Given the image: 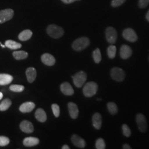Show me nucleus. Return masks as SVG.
I'll use <instances>...</instances> for the list:
<instances>
[{"label":"nucleus","mask_w":149,"mask_h":149,"mask_svg":"<svg viewBox=\"0 0 149 149\" xmlns=\"http://www.w3.org/2000/svg\"><path fill=\"white\" fill-rule=\"evenodd\" d=\"M146 20H147L149 22V10L148 11V12H147L146 15Z\"/></svg>","instance_id":"nucleus-39"},{"label":"nucleus","mask_w":149,"mask_h":149,"mask_svg":"<svg viewBox=\"0 0 149 149\" xmlns=\"http://www.w3.org/2000/svg\"><path fill=\"white\" fill-rule=\"evenodd\" d=\"M35 117L37 120L40 122H45L47 119L46 113L42 108H39L36 111L35 113Z\"/></svg>","instance_id":"nucleus-20"},{"label":"nucleus","mask_w":149,"mask_h":149,"mask_svg":"<svg viewBox=\"0 0 149 149\" xmlns=\"http://www.w3.org/2000/svg\"><path fill=\"white\" fill-rule=\"evenodd\" d=\"M52 108L53 110L54 115L55 117H59L60 116V107L57 104H53L52 106Z\"/></svg>","instance_id":"nucleus-32"},{"label":"nucleus","mask_w":149,"mask_h":149,"mask_svg":"<svg viewBox=\"0 0 149 149\" xmlns=\"http://www.w3.org/2000/svg\"><path fill=\"white\" fill-rule=\"evenodd\" d=\"M3 98V94L2 92H0V100Z\"/></svg>","instance_id":"nucleus-40"},{"label":"nucleus","mask_w":149,"mask_h":149,"mask_svg":"<svg viewBox=\"0 0 149 149\" xmlns=\"http://www.w3.org/2000/svg\"><path fill=\"white\" fill-rule=\"evenodd\" d=\"M122 35L125 40L130 42H135L137 41L138 39L136 32L130 28L125 29L123 32Z\"/></svg>","instance_id":"nucleus-7"},{"label":"nucleus","mask_w":149,"mask_h":149,"mask_svg":"<svg viewBox=\"0 0 149 149\" xmlns=\"http://www.w3.org/2000/svg\"><path fill=\"white\" fill-rule=\"evenodd\" d=\"M73 82L76 87L80 88L84 85L87 80V74L85 72L80 71L72 76Z\"/></svg>","instance_id":"nucleus-4"},{"label":"nucleus","mask_w":149,"mask_h":149,"mask_svg":"<svg viewBox=\"0 0 149 149\" xmlns=\"http://www.w3.org/2000/svg\"><path fill=\"white\" fill-rule=\"evenodd\" d=\"M39 143V140L35 137H28L23 140V144L27 147H31L37 145Z\"/></svg>","instance_id":"nucleus-21"},{"label":"nucleus","mask_w":149,"mask_h":149,"mask_svg":"<svg viewBox=\"0 0 149 149\" xmlns=\"http://www.w3.org/2000/svg\"><path fill=\"white\" fill-rule=\"evenodd\" d=\"M123 148L124 149H131L132 147L129 144H124L123 146Z\"/></svg>","instance_id":"nucleus-37"},{"label":"nucleus","mask_w":149,"mask_h":149,"mask_svg":"<svg viewBox=\"0 0 149 149\" xmlns=\"http://www.w3.org/2000/svg\"><path fill=\"white\" fill-rule=\"evenodd\" d=\"M12 104V102L8 98L3 100L0 103V111H5L7 110Z\"/></svg>","instance_id":"nucleus-25"},{"label":"nucleus","mask_w":149,"mask_h":149,"mask_svg":"<svg viewBox=\"0 0 149 149\" xmlns=\"http://www.w3.org/2000/svg\"><path fill=\"white\" fill-rule=\"evenodd\" d=\"M132 55V50L127 45H123L120 49V55L123 59H128Z\"/></svg>","instance_id":"nucleus-11"},{"label":"nucleus","mask_w":149,"mask_h":149,"mask_svg":"<svg viewBox=\"0 0 149 149\" xmlns=\"http://www.w3.org/2000/svg\"><path fill=\"white\" fill-rule=\"evenodd\" d=\"M126 0H113L111 5L113 7H117L123 5Z\"/></svg>","instance_id":"nucleus-34"},{"label":"nucleus","mask_w":149,"mask_h":149,"mask_svg":"<svg viewBox=\"0 0 149 149\" xmlns=\"http://www.w3.org/2000/svg\"><path fill=\"white\" fill-rule=\"evenodd\" d=\"M117 53V48L116 46L111 45L107 48V54L110 59H114Z\"/></svg>","instance_id":"nucleus-27"},{"label":"nucleus","mask_w":149,"mask_h":149,"mask_svg":"<svg viewBox=\"0 0 149 149\" xmlns=\"http://www.w3.org/2000/svg\"><path fill=\"white\" fill-rule=\"evenodd\" d=\"M107 108L109 112L112 114V115H114L117 113L118 107L117 104L114 103V102H108L107 103Z\"/></svg>","instance_id":"nucleus-26"},{"label":"nucleus","mask_w":149,"mask_h":149,"mask_svg":"<svg viewBox=\"0 0 149 149\" xmlns=\"http://www.w3.org/2000/svg\"><path fill=\"white\" fill-rule=\"evenodd\" d=\"M90 39L88 38L83 37L75 40L72 43V47L74 50L80 52L87 48L90 45Z\"/></svg>","instance_id":"nucleus-1"},{"label":"nucleus","mask_w":149,"mask_h":149,"mask_svg":"<svg viewBox=\"0 0 149 149\" xmlns=\"http://www.w3.org/2000/svg\"><path fill=\"white\" fill-rule=\"evenodd\" d=\"M10 89L15 92H21L24 90V87L19 85H12L10 87Z\"/></svg>","instance_id":"nucleus-30"},{"label":"nucleus","mask_w":149,"mask_h":149,"mask_svg":"<svg viewBox=\"0 0 149 149\" xmlns=\"http://www.w3.org/2000/svg\"><path fill=\"white\" fill-rule=\"evenodd\" d=\"M136 122L139 130L141 133L146 132L147 130V122L144 114L141 113L138 114L136 116Z\"/></svg>","instance_id":"nucleus-8"},{"label":"nucleus","mask_w":149,"mask_h":149,"mask_svg":"<svg viewBox=\"0 0 149 149\" xmlns=\"http://www.w3.org/2000/svg\"><path fill=\"white\" fill-rule=\"evenodd\" d=\"M97 100H98V101H102V99H99V98H97Z\"/></svg>","instance_id":"nucleus-42"},{"label":"nucleus","mask_w":149,"mask_h":149,"mask_svg":"<svg viewBox=\"0 0 149 149\" xmlns=\"http://www.w3.org/2000/svg\"><path fill=\"white\" fill-rule=\"evenodd\" d=\"M80 1V0H61V1L64 3H66V4H70V3H73L75 1Z\"/></svg>","instance_id":"nucleus-36"},{"label":"nucleus","mask_w":149,"mask_h":149,"mask_svg":"<svg viewBox=\"0 0 149 149\" xmlns=\"http://www.w3.org/2000/svg\"><path fill=\"white\" fill-rule=\"evenodd\" d=\"M139 6L141 8L146 7L149 4V0H139Z\"/></svg>","instance_id":"nucleus-35"},{"label":"nucleus","mask_w":149,"mask_h":149,"mask_svg":"<svg viewBox=\"0 0 149 149\" xmlns=\"http://www.w3.org/2000/svg\"><path fill=\"white\" fill-rule=\"evenodd\" d=\"M13 80V77L10 74H0V85L5 86L10 84Z\"/></svg>","instance_id":"nucleus-19"},{"label":"nucleus","mask_w":149,"mask_h":149,"mask_svg":"<svg viewBox=\"0 0 149 149\" xmlns=\"http://www.w3.org/2000/svg\"><path fill=\"white\" fill-rule=\"evenodd\" d=\"M60 90L66 96H72L74 93V91L72 87L69 82H65L60 86Z\"/></svg>","instance_id":"nucleus-12"},{"label":"nucleus","mask_w":149,"mask_h":149,"mask_svg":"<svg viewBox=\"0 0 149 149\" xmlns=\"http://www.w3.org/2000/svg\"><path fill=\"white\" fill-rule=\"evenodd\" d=\"M0 45H1V47H2L3 48H5L6 47L5 45H3V44H2L1 43H0Z\"/></svg>","instance_id":"nucleus-41"},{"label":"nucleus","mask_w":149,"mask_h":149,"mask_svg":"<svg viewBox=\"0 0 149 149\" xmlns=\"http://www.w3.org/2000/svg\"><path fill=\"white\" fill-rule=\"evenodd\" d=\"M71 141L74 144L75 146L84 149L86 146L85 141L82 138H81L79 136L77 135H73L71 137Z\"/></svg>","instance_id":"nucleus-13"},{"label":"nucleus","mask_w":149,"mask_h":149,"mask_svg":"<svg viewBox=\"0 0 149 149\" xmlns=\"http://www.w3.org/2000/svg\"><path fill=\"white\" fill-rule=\"evenodd\" d=\"M68 109L70 117L72 119H76L79 113L77 106L73 102H69L68 103Z\"/></svg>","instance_id":"nucleus-14"},{"label":"nucleus","mask_w":149,"mask_h":149,"mask_svg":"<svg viewBox=\"0 0 149 149\" xmlns=\"http://www.w3.org/2000/svg\"><path fill=\"white\" fill-rule=\"evenodd\" d=\"M6 47L9 48L11 50H16L20 49L22 47L21 44L16 42L12 40H7L5 42Z\"/></svg>","instance_id":"nucleus-23"},{"label":"nucleus","mask_w":149,"mask_h":149,"mask_svg":"<svg viewBox=\"0 0 149 149\" xmlns=\"http://www.w3.org/2000/svg\"><path fill=\"white\" fill-rule=\"evenodd\" d=\"M102 122L101 115L98 113H95L92 117V123L94 128L97 130L100 129L101 128Z\"/></svg>","instance_id":"nucleus-18"},{"label":"nucleus","mask_w":149,"mask_h":149,"mask_svg":"<svg viewBox=\"0 0 149 149\" xmlns=\"http://www.w3.org/2000/svg\"><path fill=\"white\" fill-rule=\"evenodd\" d=\"M105 33L107 40L108 43L113 44L116 42L117 40V32L113 27L107 28Z\"/></svg>","instance_id":"nucleus-6"},{"label":"nucleus","mask_w":149,"mask_h":149,"mask_svg":"<svg viewBox=\"0 0 149 149\" xmlns=\"http://www.w3.org/2000/svg\"><path fill=\"white\" fill-rule=\"evenodd\" d=\"M13 56L15 59L19 60L26 59L28 56V54L24 51H15L13 53Z\"/></svg>","instance_id":"nucleus-24"},{"label":"nucleus","mask_w":149,"mask_h":149,"mask_svg":"<svg viewBox=\"0 0 149 149\" xmlns=\"http://www.w3.org/2000/svg\"><path fill=\"white\" fill-rule=\"evenodd\" d=\"M122 132L123 135L125 137H129L131 135V130L130 129L127 124H123L122 125Z\"/></svg>","instance_id":"nucleus-31"},{"label":"nucleus","mask_w":149,"mask_h":149,"mask_svg":"<svg viewBox=\"0 0 149 149\" xmlns=\"http://www.w3.org/2000/svg\"><path fill=\"white\" fill-rule=\"evenodd\" d=\"M111 76L113 80L118 82H122L125 79V74L122 69L114 67L111 70Z\"/></svg>","instance_id":"nucleus-5"},{"label":"nucleus","mask_w":149,"mask_h":149,"mask_svg":"<svg viewBox=\"0 0 149 149\" xmlns=\"http://www.w3.org/2000/svg\"><path fill=\"white\" fill-rule=\"evenodd\" d=\"M10 143V139L8 138L0 136V146H5Z\"/></svg>","instance_id":"nucleus-33"},{"label":"nucleus","mask_w":149,"mask_h":149,"mask_svg":"<svg viewBox=\"0 0 149 149\" xmlns=\"http://www.w3.org/2000/svg\"><path fill=\"white\" fill-rule=\"evenodd\" d=\"M41 59L44 64L49 66H53L56 62L55 58L52 55L49 53L44 54L41 57Z\"/></svg>","instance_id":"nucleus-15"},{"label":"nucleus","mask_w":149,"mask_h":149,"mask_svg":"<svg viewBox=\"0 0 149 149\" xmlns=\"http://www.w3.org/2000/svg\"><path fill=\"white\" fill-rule=\"evenodd\" d=\"M98 90V85L95 82H87L83 88V93L86 97H92L95 95Z\"/></svg>","instance_id":"nucleus-3"},{"label":"nucleus","mask_w":149,"mask_h":149,"mask_svg":"<svg viewBox=\"0 0 149 149\" xmlns=\"http://www.w3.org/2000/svg\"><path fill=\"white\" fill-rule=\"evenodd\" d=\"M96 148L97 149H106V143L102 138H98L96 142Z\"/></svg>","instance_id":"nucleus-29"},{"label":"nucleus","mask_w":149,"mask_h":149,"mask_svg":"<svg viewBox=\"0 0 149 149\" xmlns=\"http://www.w3.org/2000/svg\"><path fill=\"white\" fill-rule=\"evenodd\" d=\"M48 35L54 39L61 37L64 34V29L61 27L55 24H50L47 28Z\"/></svg>","instance_id":"nucleus-2"},{"label":"nucleus","mask_w":149,"mask_h":149,"mask_svg":"<svg viewBox=\"0 0 149 149\" xmlns=\"http://www.w3.org/2000/svg\"><path fill=\"white\" fill-rule=\"evenodd\" d=\"M92 56H93V60L96 64H98L101 62L102 60V56L100 49L97 48L96 49H95L93 52Z\"/></svg>","instance_id":"nucleus-28"},{"label":"nucleus","mask_w":149,"mask_h":149,"mask_svg":"<svg viewBox=\"0 0 149 149\" xmlns=\"http://www.w3.org/2000/svg\"><path fill=\"white\" fill-rule=\"evenodd\" d=\"M35 104L32 102H27L22 104L19 107V111L22 113H30L35 108Z\"/></svg>","instance_id":"nucleus-16"},{"label":"nucleus","mask_w":149,"mask_h":149,"mask_svg":"<svg viewBox=\"0 0 149 149\" xmlns=\"http://www.w3.org/2000/svg\"><path fill=\"white\" fill-rule=\"evenodd\" d=\"M27 80L29 83L34 82L37 77V71L34 68H29L26 72Z\"/></svg>","instance_id":"nucleus-17"},{"label":"nucleus","mask_w":149,"mask_h":149,"mask_svg":"<svg viewBox=\"0 0 149 149\" xmlns=\"http://www.w3.org/2000/svg\"></svg>","instance_id":"nucleus-43"},{"label":"nucleus","mask_w":149,"mask_h":149,"mask_svg":"<svg viewBox=\"0 0 149 149\" xmlns=\"http://www.w3.org/2000/svg\"><path fill=\"white\" fill-rule=\"evenodd\" d=\"M62 149H70V147L67 145H64V146L62 147Z\"/></svg>","instance_id":"nucleus-38"},{"label":"nucleus","mask_w":149,"mask_h":149,"mask_svg":"<svg viewBox=\"0 0 149 149\" xmlns=\"http://www.w3.org/2000/svg\"><path fill=\"white\" fill-rule=\"evenodd\" d=\"M32 35H33V33L31 30L26 29L20 33V34L18 35V39L21 41H23V42L27 41L29 39H31V38L32 37Z\"/></svg>","instance_id":"nucleus-22"},{"label":"nucleus","mask_w":149,"mask_h":149,"mask_svg":"<svg viewBox=\"0 0 149 149\" xmlns=\"http://www.w3.org/2000/svg\"><path fill=\"white\" fill-rule=\"evenodd\" d=\"M14 16V11L10 8L0 11V24L11 20Z\"/></svg>","instance_id":"nucleus-9"},{"label":"nucleus","mask_w":149,"mask_h":149,"mask_svg":"<svg viewBox=\"0 0 149 149\" xmlns=\"http://www.w3.org/2000/svg\"><path fill=\"white\" fill-rule=\"evenodd\" d=\"M20 129L25 133H32L34 132V127L32 123L28 120H23L20 124Z\"/></svg>","instance_id":"nucleus-10"}]
</instances>
